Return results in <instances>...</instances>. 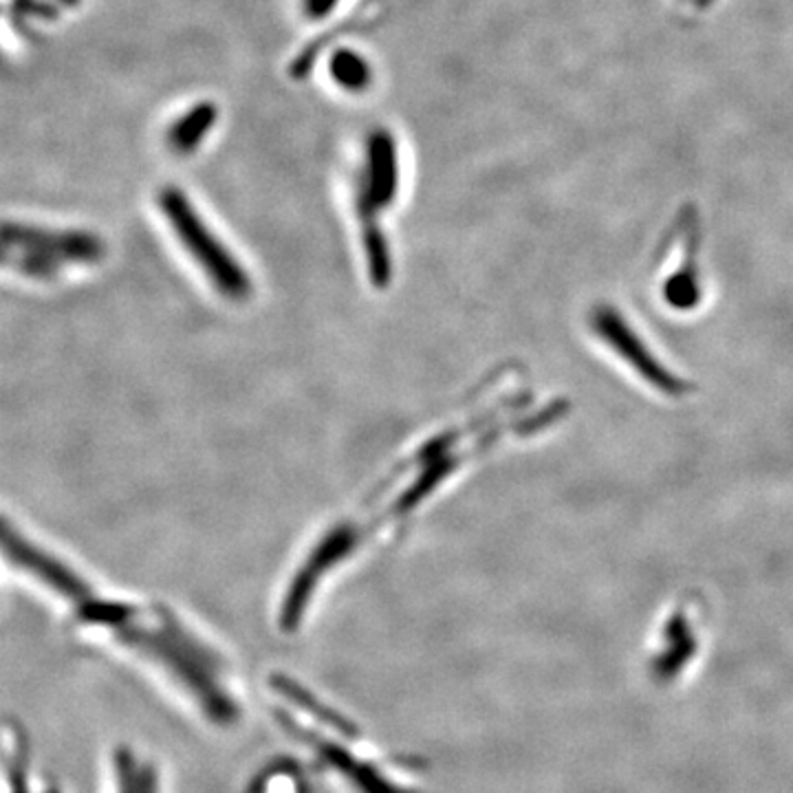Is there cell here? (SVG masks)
I'll list each match as a JSON object with an SVG mask.
<instances>
[{
    "instance_id": "obj_4",
    "label": "cell",
    "mask_w": 793,
    "mask_h": 793,
    "mask_svg": "<svg viewBox=\"0 0 793 793\" xmlns=\"http://www.w3.org/2000/svg\"><path fill=\"white\" fill-rule=\"evenodd\" d=\"M399 188L397 143L388 130H375L367 143V172L359 186L357 205L382 209L393 205Z\"/></svg>"
},
{
    "instance_id": "obj_11",
    "label": "cell",
    "mask_w": 793,
    "mask_h": 793,
    "mask_svg": "<svg viewBox=\"0 0 793 793\" xmlns=\"http://www.w3.org/2000/svg\"><path fill=\"white\" fill-rule=\"evenodd\" d=\"M337 5V0H307V12L314 18H322L324 14H329L333 8Z\"/></svg>"
},
{
    "instance_id": "obj_6",
    "label": "cell",
    "mask_w": 793,
    "mask_h": 793,
    "mask_svg": "<svg viewBox=\"0 0 793 793\" xmlns=\"http://www.w3.org/2000/svg\"><path fill=\"white\" fill-rule=\"evenodd\" d=\"M113 793H164L157 767L121 747L113 756Z\"/></svg>"
},
{
    "instance_id": "obj_10",
    "label": "cell",
    "mask_w": 793,
    "mask_h": 793,
    "mask_svg": "<svg viewBox=\"0 0 793 793\" xmlns=\"http://www.w3.org/2000/svg\"><path fill=\"white\" fill-rule=\"evenodd\" d=\"M250 793H311V786L298 765L282 763L263 769Z\"/></svg>"
},
{
    "instance_id": "obj_2",
    "label": "cell",
    "mask_w": 793,
    "mask_h": 793,
    "mask_svg": "<svg viewBox=\"0 0 793 793\" xmlns=\"http://www.w3.org/2000/svg\"><path fill=\"white\" fill-rule=\"evenodd\" d=\"M5 260L29 276H51L66 263H93L104 243L87 232H51L31 226H5Z\"/></svg>"
},
{
    "instance_id": "obj_1",
    "label": "cell",
    "mask_w": 793,
    "mask_h": 793,
    "mask_svg": "<svg viewBox=\"0 0 793 793\" xmlns=\"http://www.w3.org/2000/svg\"><path fill=\"white\" fill-rule=\"evenodd\" d=\"M82 624L106 628L119 643L155 664L209 724L230 728L241 718L228 662L164 609L104 602L89 593L76 602Z\"/></svg>"
},
{
    "instance_id": "obj_3",
    "label": "cell",
    "mask_w": 793,
    "mask_h": 793,
    "mask_svg": "<svg viewBox=\"0 0 793 793\" xmlns=\"http://www.w3.org/2000/svg\"><path fill=\"white\" fill-rule=\"evenodd\" d=\"M159 205L183 245L214 278V284L230 298L243 300L245 296H250V278L239 267V263L223 250V245L214 239V234H209L205 223L199 219V214L188 203L186 194L177 188H166L159 196Z\"/></svg>"
},
{
    "instance_id": "obj_5",
    "label": "cell",
    "mask_w": 793,
    "mask_h": 793,
    "mask_svg": "<svg viewBox=\"0 0 793 793\" xmlns=\"http://www.w3.org/2000/svg\"><path fill=\"white\" fill-rule=\"evenodd\" d=\"M5 551L8 555L21 564L23 568H27L29 573L38 575V578L49 585L55 593H60L62 598H66L68 602H78L82 598H87L91 593V589L78 578L74 571H68L66 566H62L60 562H55L53 558H49L47 553L34 549L23 536H18L14 532L12 525L5 523Z\"/></svg>"
},
{
    "instance_id": "obj_9",
    "label": "cell",
    "mask_w": 793,
    "mask_h": 793,
    "mask_svg": "<svg viewBox=\"0 0 793 793\" xmlns=\"http://www.w3.org/2000/svg\"><path fill=\"white\" fill-rule=\"evenodd\" d=\"M331 68V78L344 89V91H353L359 93L364 91L371 82H373V71L369 66V62L350 51V49H337L331 55L329 62Z\"/></svg>"
},
{
    "instance_id": "obj_8",
    "label": "cell",
    "mask_w": 793,
    "mask_h": 793,
    "mask_svg": "<svg viewBox=\"0 0 793 793\" xmlns=\"http://www.w3.org/2000/svg\"><path fill=\"white\" fill-rule=\"evenodd\" d=\"M216 117H219V108H216V104H212V102H201V104L192 106L168 130V141H170L172 151H177L181 155L194 153L201 146L203 137L216 124Z\"/></svg>"
},
{
    "instance_id": "obj_7",
    "label": "cell",
    "mask_w": 793,
    "mask_h": 793,
    "mask_svg": "<svg viewBox=\"0 0 793 793\" xmlns=\"http://www.w3.org/2000/svg\"><path fill=\"white\" fill-rule=\"evenodd\" d=\"M5 773L10 793H47L31 773L27 739L12 724L5 730Z\"/></svg>"
}]
</instances>
